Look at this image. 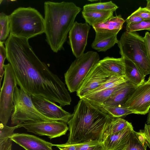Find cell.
Segmentation results:
<instances>
[{"label":"cell","instance_id":"6da1fadb","mask_svg":"<svg viewBox=\"0 0 150 150\" xmlns=\"http://www.w3.org/2000/svg\"><path fill=\"white\" fill-rule=\"evenodd\" d=\"M6 59L11 65L17 84L31 96L69 105L71 97L65 84L36 55L28 40L11 34L5 42Z\"/></svg>","mask_w":150,"mask_h":150},{"label":"cell","instance_id":"7a4b0ae2","mask_svg":"<svg viewBox=\"0 0 150 150\" xmlns=\"http://www.w3.org/2000/svg\"><path fill=\"white\" fill-rule=\"evenodd\" d=\"M113 118L87 101L80 99L67 123L69 133L66 144L103 143L105 132Z\"/></svg>","mask_w":150,"mask_h":150},{"label":"cell","instance_id":"3957f363","mask_svg":"<svg viewBox=\"0 0 150 150\" xmlns=\"http://www.w3.org/2000/svg\"><path fill=\"white\" fill-rule=\"evenodd\" d=\"M46 40L57 53L63 49L67 35L81 8L72 2L45 1L44 3Z\"/></svg>","mask_w":150,"mask_h":150},{"label":"cell","instance_id":"277c9868","mask_svg":"<svg viewBox=\"0 0 150 150\" xmlns=\"http://www.w3.org/2000/svg\"><path fill=\"white\" fill-rule=\"evenodd\" d=\"M10 34L28 39L45 32L44 19L34 8L20 7L9 15Z\"/></svg>","mask_w":150,"mask_h":150},{"label":"cell","instance_id":"5b68a950","mask_svg":"<svg viewBox=\"0 0 150 150\" xmlns=\"http://www.w3.org/2000/svg\"><path fill=\"white\" fill-rule=\"evenodd\" d=\"M121 58L133 62L145 76L150 74V62L143 37L137 33L125 31L117 43Z\"/></svg>","mask_w":150,"mask_h":150},{"label":"cell","instance_id":"8992f818","mask_svg":"<svg viewBox=\"0 0 150 150\" xmlns=\"http://www.w3.org/2000/svg\"><path fill=\"white\" fill-rule=\"evenodd\" d=\"M11 123L16 125L42 121H55L41 113L34 105L32 96L16 86L13 96Z\"/></svg>","mask_w":150,"mask_h":150},{"label":"cell","instance_id":"52a82bcc","mask_svg":"<svg viewBox=\"0 0 150 150\" xmlns=\"http://www.w3.org/2000/svg\"><path fill=\"white\" fill-rule=\"evenodd\" d=\"M95 52L89 51L76 58L64 74L65 83L71 93L77 92L93 68L100 61Z\"/></svg>","mask_w":150,"mask_h":150},{"label":"cell","instance_id":"ba28073f","mask_svg":"<svg viewBox=\"0 0 150 150\" xmlns=\"http://www.w3.org/2000/svg\"><path fill=\"white\" fill-rule=\"evenodd\" d=\"M4 79L0 88V121L6 125L14 108L13 96L17 82L13 68L9 63L4 64Z\"/></svg>","mask_w":150,"mask_h":150},{"label":"cell","instance_id":"9c48e42d","mask_svg":"<svg viewBox=\"0 0 150 150\" xmlns=\"http://www.w3.org/2000/svg\"><path fill=\"white\" fill-rule=\"evenodd\" d=\"M124 105L133 113L145 115L150 108V82L144 81L137 86Z\"/></svg>","mask_w":150,"mask_h":150},{"label":"cell","instance_id":"30bf717a","mask_svg":"<svg viewBox=\"0 0 150 150\" xmlns=\"http://www.w3.org/2000/svg\"><path fill=\"white\" fill-rule=\"evenodd\" d=\"M19 125L28 132L47 136L50 139L65 135L69 129L66 123L58 121H42Z\"/></svg>","mask_w":150,"mask_h":150},{"label":"cell","instance_id":"8fae6325","mask_svg":"<svg viewBox=\"0 0 150 150\" xmlns=\"http://www.w3.org/2000/svg\"><path fill=\"white\" fill-rule=\"evenodd\" d=\"M32 98L38 111L50 119L67 123L72 116V114L65 111L55 102L41 97L32 96Z\"/></svg>","mask_w":150,"mask_h":150},{"label":"cell","instance_id":"7c38bea8","mask_svg":"<svg viewBox=\"0 0 150 150\" xmlns=\"http://www.w3.org/2000/svg\"><path fill=\"white\" fill-rule=\"evenodd\" d=\"M91 26L87 23L74 22L69 32V42L72 53L76 58L84 53Z\"/></svg>","mask_w":150,"mask_h":150},{"label":"cell","instance_id":"4fadbf2b","mask_svg":"<svg viewBox=\"0 0 150 150\" xmlns=\"http://www.w3.org/2000/svg\"><path fill=\"white\" fill-rule=\"evenodd\" d=\"M105 71L98 63L92 69L76 92L80 99L95 90L106 81L111 76Z\"/></svg>","mask_w":150,"mask_h":150},{"label":"cell","instance_id":"5bb4252c","mask_svg":"<svg viewBox=\"0 0 150 150\" xmlns=\"http://www.w3.org/2000/svg\"><path fill=\"white\" fill-rule=\"evenodd\" d=\"M125 21L121 15L112 16L106 21L94 24L92 27L96 32L94 41L117 35L122 29L123 23Z\"/></svg>","mask_w":150,"mask_h":150},{"label":"cell","instance_id":"9a60e30c","mask_svg":"<svg viewBox=\"0 0 150 150\" xmlns=\"http://www.w3.org/2000/svg\"><path fill=\"white\" fill-rule=\"evenodd\" d=\"M12 141L25 150H52L54 144L40 138L25 133H14L11 137Z\"/></svg>","mask_w":150,"mask_h":150},{"label":"cell","instance_id":"2e32d148","mask_svg":"<svg viewBox=\"0 0 150 150\" xmlns=\"http://www.w3.org/2000/svg\"><path fill=\"white\" fill-rule=\"evenodd\" d=\"M133 130L132 123L129 122L123 130L108 136L103 143L105 150H122L126 146Z\"/></svg>","mask_w":150,"mask_h":150},{"label":"cell","instance_id":"e0dca14e","mask_svg":"<svg viewBox=\"0 0 150 150\" xmlns=\"http://www.w3.org/2000/svg\"><path fill=\"white\" fill-rule=\"evenodd\" d=\"M137 86L128 81L98 107L124 104Z\"/></svg>","mask_w":150,"mask_h":150},{"label":"cell","instance_id":"ac0fdd59","mask_svg":"<svg viewBox=\"0 0 150 150\" xmlns=\"http://www.w3.org/2000/svg\"><path fill=\"white\" fill-rule=\"evenodd\" d=\"M98 63L105 71L111 76L125 77V64L122 58L107 57L100 60Z\"/></svg>","mask_w":150,"mask_h":150},{"label":"cell","instance_id":"d6986e66","mask_svg":"<svg viewBox=\"0 0 150 150\" xmlns=\"http://www.w3.org/2000/svg\"><path fill=\"white\" fill-rule=\"evenodd\" d=\"M126 82L113 87L89 93L82 98L87 101L93 105L99 107Z\"/></svg>","mask_w":150,"mask_h":150},{"label":"cell","instance_id":"ffe728a7","mask_svg":"<svg viewBox=\"0 0 150 150\" xmlns=\"http://www.w3.org/2000/svg\"><path fill=\"white\" fill-rule=\"evenodd\" d=\"M123 59L125 66V76L129 82L137 86L144 81L145 76L135 64L129 59Z\"/></svg>","mask_w":150,"mask_h":150},{"label":"cell","instance_id":"44dd1931","mask_svg":"<svg viewBox=\"0 0 150 150\" xmlns=\"http://www.w3.org/2000/svg\"><path fill=\"white\" fill-rule=\"evenodd\" d=\"M112 11H88L82 12L83 18L90 26L103 22L113 16Z\"/></svg>","mask_w":150,"mask_h":150},{"label":"cell","instance_id":"7402d4cb","mask_svg":"<svg viewBox=\"0 0 150 150\" xmlns=\"http://www.w3.org/2000/svg\"><path fill=\"white\" fill-rule=\"evenodd\" d=\"M20 125L9 127L1 122L0 124V150H11L12 141L11 137L14 130L20 128Z\"/></svg>","mask_w":150,"mask_h":150},{"label":"cell","instance_id":"603a6c76","mask_svg":"<svg viewBox=\"0 0 150 150\" xmlns=\"http://www.w3.org/2000/svg\"><path fill=\"white\" fill-rule=\"evenodd\" d=\"M104 112L115 118H123L133 112L124 104L109 107L98 108Z\"/></svg>","mask_w":150,"mask_h":150},{"label":"cell","instance_id":"cb8c5ba5","mask_svg":"<svg viewBox=\"0 0 150 150\" xmlns=\"http://www.w3.org/2000/svg\"><path fill=\"white\" fill-rule=\"evenodd\" d=\"M117 35L104 38L97 41H93L91 46L92 48L98 52H105L118 43Z\"/></svg>","mask_w":150,"mask_h":150},{"label":"cell","instance_id":"d4e9b609","mask_svg":"<svg viewBox=\"0 0 150 150\" xmlns=\"http://www.w3.org/2000/svg\"><path fill=\"white\" fill-rule=\"evenodd\" d=\"M118 7L112 1L87 4L83 6V11H115Z\"/></svg>","mask_w":150,"mask_h":150},{"label":"cell","instance_id":"484cf974","mask_svg":"<svg viewBox=\"0 0 150 150\" xmlns=\"http://www.w3.org/2000/svg\"><path fill=\"white\" fill-rule=\"evenodd\" d=\"M129 123L123 118L113 117L105 132L104 140L108 136L116 133L124 129Z\"/></svg>","mask_w":150,"mask_h":150},{"label":"cell","instance_id":"4316f807","mask_svg":"<svg viewBox=\"0 0 150 150\" xmlns=\"http://www.w3.org/2000/svg\"><path fill=\"white\" fill-rule=\"evenodd\" d=\"M147 147L140 140L137 132L133 130L130 133L126 146L122 150H146Z\"/></svg>","mask_w":150,"mask_h":150},{"label":"cell","instance_id":"83f0119b","mask_svg":"<svg viewBox=\"0 0 150 150\" xmlns=\"http://www.w3.org/2000/svg\"><path fill=\"white\" fill-rule=\"evenodd\" d=\"M0 44H3L10 34L9 16L3 12L0 13Z\"/></svg>","mask_w":150,"mask_h":150},{"label":"cell","instance_id":"f1b7e54d","mask_svg":"<svg viewBox=\"0 0 150 150\" xmlns=\"http://www.w3.org/2000/svg\"><path fill=\"white\" fill-rule=\"evenodd\" d=\"M126 29L129 32L144 30L150 31V20H144L136 23L127 24Z\"/></svg>","mask_w":150,"mask_h":150},{"label":"cell","instance_id":"f546056e","mask_svg":"<svg viewBox=\"0 0 150 150\" xmlns=\"http://www.w3.org/2000/svg\"><path fill=\"white\" fill-rule=\"evenodd\" d=\"M75 144L76 150H105L103 143L91 142Z\"/></svg>","mask_w":150,"mask_h":150},{"label":"cell","instance_id":"4dcf8cb0","mask_svg":"<svg viewBox=\"0 0 150 150\" xmlns=\"http://www.w3.org/2000/svg\"><path fill=\"white\" fill-rule=\"evenodd\" d=\"M137 133L141 142L150 148V124H145L144 129Z\"/></svg>","mask_w":150,"mask_h":150},{"label":"cell","instance_id":"1f68e13d","mask_svg":"<svg viewBox=\"0 0 150 150\" xmlns=\"http://www.w3.org/2000/svg\"><path fill=\"white\" fill-rule=\"evenodd\" d=\"M6 58V51L5 47L3 44H0V88L1 82L5 71L4 68V62Z\"/></svg>","mask_w":150,"mask_h":150},{"label":"cell","instance_id":"d6a6232c","mask_svg":"<svg viewBox=\"0 0 150 150\" xmlns=\"http://www.w3.org/2000/svg\"><path fill=\"white\" fill-rule=\"evenodd\" d=\"M133 13L139 16L145 20H150V10L146 7L142 8L140 7Z\"/></svg>","mask_w":150,"mask_h":150},{"label":"cell","instance_id":"836d02e7","mask_svg":"<svg viewBox=\"0 0 150 150\" xmlns=\"http://www.w3.org/2000/svg\"><path fill=\"white\" fill-rule=\"evenodd\" d=\"M145 20L139 16L132 13L125 20L127 24L136 23Z\"/></svg>","mask_w":150,"mask_h":150},{"label":"cell","instance_id":"e575fe53","mask_svg":"<svg viewBox=\"0 0 150 150\" xmlns=\"http://www.w3.org/2000/svg\"><path fill=\"white\" fill-rule=\"evenodd\" d=\"M143 38L147 55L150 62V33L146 32Z\"/></svg>","mask_w":150,"mask_h":150},{"label":"cell","instance_id":"d590c367","mask_svg":"<svg viewBox=\"0 0 150 150\" xmlns=\"http://www.w3.org/2000/svg\"><path fill=\"white\" fill-rule=\"evenodd\" d=\"M60 150H76L75 144H68L66 143L60 144H54Z\"/></svg>","mask_w":150,"mask_h":150},{"label":"cell","instance_id":"8d00e7d4","mask_svg":"<svg viewBox=\"0 0 150 150\" xmlns=\"http://www.w3.org/2000/svg\"><path fill=\"white\" fill-rule=\"evenodd\" d=\"M147 5L146 8L150 10V0H147Z\"/></svg>","mask_w":150,"mask_h":150},{"label":"cell","instance_id":"74e56055","mask_svg":"<svg viewBox=\"0 0 150 150\" xmlns=\"http://www.w3.org/2000/svg\"><path fill=\"white\" fill-rule=\"evenodd\" d=\"M147 124H150V111H149L148 115L147 120Z\"/></svg>","mask_w":150,"mask_h":150},{"label":"cell","instance_id":"f35d334b","mask_svg":"<svg viewBox=\"0 0 150 150\" xmlns=\"http://www.w3.org/2000/svg\"><path fill=\"white\" fill-rule=\"evenodd\" d=\"M147 82H150V75L149 76L148 78V81H147Z\"/></svg>","mask_w":150,"mask_h":150}]
</instances>
